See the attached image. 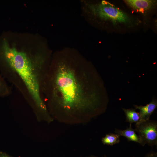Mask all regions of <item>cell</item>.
Instances as JSON below:
<instances>
[{
	"label": "cell",
	"mask_w": 157,
	"mask_h": 157,
	"mask_svg": "<svg viewBox=\"0 0 157 157\" xmlns=\"http://www.w3.org/2000/svg\"><path fill=\"white\" fill-rule=\"evenodd\" d=\"M135 129L131 127V124L126 129L121 130L115 129V133L120 136H123L126 138L128 141H133L140 144V141L139 137L137 135Z\"/></svg>",
	"instance_id": "7"
},
{
	"label": "cell",
	"mask_w": 157,
	"mask_h": 157,
	"mask_svg": "<svg viewBox=\"0 0 157 157\" xmlns=\"http://www.w3.org/2000/svg\"><path fill=\"white\" fill-rule=\"evenodd\" d=\"M11 92L10 88L0 72V97L8 96Z\"/></svg>",
	"instance_id": "10"
},
{
	"label": "cell",
	"mask_w": 157,
	"mask_h": 157,
	"mask_svg": "<svg viewBox=\"0 0 157 157\" xmlns=\"http://www.w3.org/2000/svg\"><path fill=\"white\" fill-rule=\"evenodd\" d=\"M125 115L126 121L132 124L133 123H136L140 119V116L139 113L136 112L135 109H126L122 108Z\"/></svg>",
	"instance_id": "8"
},
{
	"label": "cell",
	"mask_w": 157,
	"mask_h": 157,
	"mask_svg": "<svg viewBox=\"0 0 157 157\" xmlns=\"http://www.w3.org/2000/svg\"><path fill=\"white\" fill-rule=\"evenodd\" d=\"M135 109L140 110V119L138 122H144L149 120L151 115L157 107V101L153 99L149 104L144 106L134 105Z\"/></svg>",
	"instance_id": "6"
},
{
	"label": "cell",
	"mask_w": 157,
	"mask_h": 157,
	"mask_svg": "<svg viewBox=\"0 0 157 157\" xmlns=\"http://www.w3.org/2000/svg\"><path fill=\"white\" fill-rule=\"evenodd\" d=\"M124 2L130 9L142 16L145 24L156 10L157 6L156 0H125Z\"/></svg>",
	"instance_id": "5"
},
{
	"label": "cell",
	"mask_w": 157,
	"mask_h": 157,
	"mask_svg": "<svg viewBox=\"0 0 157 157\" xmlns=\"http://www.w3.org/2000/svg\"><path fill=\"white\" fill-rule=\"evenodd\" d=\"M0 157H11L5 153L1 152H0Z\"/></svg>",
	"instance_id": "12"
},
{
	"label": "cell",
	"mask_w": 157,
	"mask_h": 157,
	"mask_svg": "<svg viewBox=\"0 0 157 157\" xmlns=\"http://www.w3.org/2000/svg\"><path fill=\"white\" fill-rule=\"evenodd\" d=\"M91 63L76 49L65 48L52 56L43 87L50 114L62 122L85 123L105 110L102 82Z\"/></svg>",
	"instance_id": "1"
},
{
	"label": "cell",
	"mask_w": 157,
	"mask_h": 157,
	"mask_svg": "<svg viewBox=\"0 0 157 157\" xmlns=\"http://www.w3.org/2000/svg\"><path fill=\"white\" fill-rule=\"evenodd\" d=\"M135 130L138 133L140 143L142 146L146 144L151 146L157 145V122L150 120L138 122Z\"/></svg>",
	"instance_id": "4"
},
{
	"label": "cell",
	"mask_w": 157,
	"mask_h": 157,
	"mask_svg": "<svg viewBox=\"0 0 157 157\" xmlns=\"http://www.w3.org/2000/svg\"><path fill=\"white\" fill-rule=\"evenodd\" d=\"M97 157L94 156H90V157Z\"/></svg>",
	"instance_id": "13"
},
{
	"label": "cell",
	"mask_w": 157,
	"mask_h": 157,
	"mask_svg": "<svg viewBox=\"0 0 157 157\" xmlns=\"http://www.w3.org/2000/svg\"><path fill=\"white\" fill-rule=\"evenodd\" d=\"M51 57L46 49H19L10 46L5 37L0 40L1 74L38 113L47 110L43 87Z\"/></svg>",
	"instance_id": "2"
},
{
	"label": "cell",
	"mask_w": 157,
	"mask_h": 157,
	"mask_svg": "<svg viewBox=\"0 0 157 157\" xmlns=\"http://www.w3.org/2000/svg\"><path fill=\"white\" fill-rule=\"evenodd\" d=\"M120 136L117 134L109 133L102 138L101 141L104 144L113 145L119 142Z\"/></svg>",
	"instance_id": "9"
},
{
	"label": "cell",
	"mask_w": 157,
	"mask_h": 157,
	"mask_svg": "<svg viewBox=\"0 0 157 157\" xmlns=\"http://www.w3.org/2000/svg\"><path fill=\"white\" fill-rule=\"evenodd\" d=\"M145 157H157V154L156 153H151L147 155Z\"/></svg>",
	"instance_id": "11"
},
{
	"label": "cell",
	"mask_w": 157,
	"mask_h": 157,
	"mask_svg": "<svg viewBox=\"0 0 157 157\" xmlns=\"http://www.w3.org/2000/svg\"><path fill=\"white\" fill-rule=\"evenodd\" d=\"M82 14L92 26L106 31L131 29L142 23L139 18L105 0L81 1Z\"/></svg>",
	"instance_id": "3"
}]
</instances>
